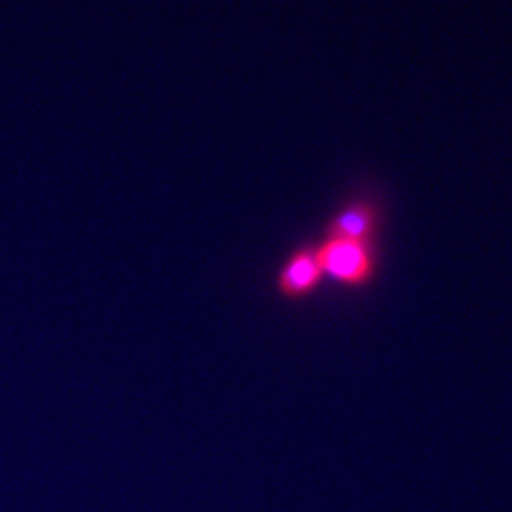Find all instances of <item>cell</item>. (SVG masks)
<instances>
[{
  "label": "cell",
  "mask_w": 512,
  "mask_h": 512,
  "mask_svg": "<svg viewBox=\"0 0 512 512\" xmlns=\"http://www.w3.org/2000/svg\"><path fill=\"white\" fill-rule=\"evenodd\" d=\"M384 220V203L374 190L352 192L327 218L320 237L380 246Z\"/></svg>",
  "instance_id": "obj_2"
},
{
  "label": "cell",
  "mask_w": 512,
  "mask_h": 512,
  "mask_svg": "<svg viewBox=\"0 0 512 512\" xmlns=\"http://www.w3.org/2000/svg\"><path fill=\"white\" fill-rule=\"evenodd\" d=\"M327 282L325 271L320 267L316 244H299L286 254L280 263L274 288L276 295L286 303H303L312 299Z\"/></svg>",
  "instance_id": "obj_3"
},
{
  "label": "cell",
  "mask_w": 512,
  "mask_h": 512,
  "mask_svg": "<svg viewBox=\"0 0 512 512\" xmlns=\"http://www.w3.org/2000/svg\"><path fill=\"white\" fill-rule=\"evenodd\" d=\"M316 252L325 278L348 293H365L378 282L380 246L320 237Z\"/></svg>",
  "instance_id": "obj_1"
}]
</instances>
